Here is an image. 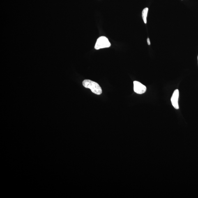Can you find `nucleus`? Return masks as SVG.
Returning <instances> with one entry per match:
<instances>
[{"instance_id":"obj_1","label":"nucleus","mask_w":198,"mask_h":198,"mask_svg":"<svg viewBox=\"0 0 198 198\" xmlns=\"http://www.w3.org/2000/svg\"><path fill=\"white\" fill-rule=\"evenodd\" d=\"M84 87L89 88L93 93L97 95H100L102 93L101 87L98 84L90 80H85L83 82Z\"/></svg>"},{"instance_id":"obj_2","label":"nucleus","mask_w":198,"mask_h":198,"mask_svg":"<svg viewBox=\"0 0 198 198\" xmlns=\"http://www.w3.org/2000/svg\"><path fill=\"white\" fill-rule=\"evenodd\" d=\"M111 43L108 39L105 36L99 37L97 39L95 46V49L96 50L108 48L111 46Z\"/></svg>"},{"instance_id":"obj_3","label":"nucleus","mask_w":198,"mask_h":198,"mask_svg":"<svg viewBox=\"0 0 198 198\" xmlns=\"http://www.w3.org/2000/svg\"><path fill=\"white\" fill-rule=\"evenodd\" d=\"M134 90L136 93L141 94L145 92L146 87L140 82L135 81L134 82Z\"/></svg>"},{"instance_id":"obj_4","label":"nucleus","mask_w":198,"mask_h":198,"mask_svg":"<svg viewBox=\"0 0 198 198\" xmlns=\"http://www.w3.org/2000/svg\"><path fill=\"white\" fill-rule=\"evenodd\" d=\"M179 97V91L178 90L176 89L174 91L173 93L171 100L172 105L175 109H179L178 105V98Z\"/></svg>"},{"instance_id":"obj_5","label":"nucleus","mask_w":198,"mask_h":198,"mask_svg":"<svg viewBox=\"0 0 198 198\" xmlns=\"http://www.w3.org/2000/svg\"><path fill=\"white\" fill-rule=\"evenodd\" d=\"M148 11V8H145L143 10L142 12V17L143 21L145 24H146L147 23V14Z\"/></svg>"},{"instance_id":"obj_6","label":"nucleus","mask_w":198,"mask_h":198,"mask_svg":"<svg viewBox=\"0 0 198 198\" xmlns=\"http://www.w3.org/2000/svg\"><path fill=\"white\" fill-rule=\"evenodd\" d=\"M147 43L148 45H151V42H150V39L149 38H148L147 39Z\"/></svg>"},{"instance_id":"obj_7","label":"nucleus","mask_w":198,"mask_h":198,"mask_svg":"<svg viewBox=\"0 0 198 198\" xmlns=\"http://www.w3.org/2000/svg\"></svg>"}]
</instances>
